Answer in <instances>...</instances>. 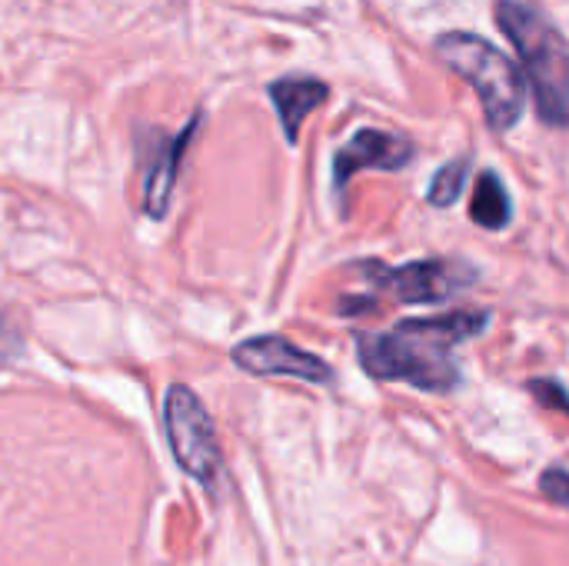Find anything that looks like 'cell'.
<instances>
[{
    "label": "cell",
    "mask_w": 569,
    "mask_h": 566,
    "mask_svg": "<svg viewBox=\"0 0 569 566\" xmlns=\"http://www.w3.org/2000/svg\"><path fill=\"white\" fill-rule=\"evenodd\" d=\"M23 350V334L17 324H10L7 317H0V367H10Z\"/></svg>",
    "instance_id": "cell-14"
},
{
    "label": "cell",
    "mask_w": 569,
    "mask_h": 566,
    "mask_svg": "<svg viewBox=\"0 0 569 566\" xmlns=\"http://www.w3.org/2000/svg\"><path fill=\"white\" fill-rule=\"evenodd\" d=\"M530 394L540 400V407H550V410L569 414V390L563 384H557V380H550V377H540V380H530Z\"/></svg>",
    "instance_id": "cell-13"
},
{
    "label": "cell",
    "mask_w": 569,
    "mask_h": 566,
    "mask_svg": "<svg viewBox=\"0 0 569 566\" xmlns=\"http://www.w3.org/2000/svg\"><path fill=\"white\" fill-rule=\"evenodd\" d=\"M267 97H270V103H273V110H277V117H280V127H283L287 143H297V140H300L303 120H307L320 103H327L330 87H327L320 77H303V73H297V77H280V80H273V83L267 87Z\"/></svg>",
    "instance_id": "cell-9"
},
{
    "label": "cell",
    "mask_w": 569,
    "mask_h": 566,
    "mask_svg": "<svg viewBox=\"0 0 569 566\" xmlns=\"http://www.w3.org/2000/svg\"><path fill=\"white\" fill-rule=\"evenodd\" d=\"M367 280L400 304H443L467 290L477 277L460 260H413L403 267L367 264Z\"/></svg>",
    "instance_id": "cell-5"
},
{
    "label": "cell",
    "mask_w": 569,
    "mask_h": 566,
    "mask_svg": "<svg viewBox=\"0 0 569 566\" xmlns=\"http://www.w3.org/2000/svg\"><path fill=\"white\" fill-rule=\"evenodd\" d=\"M467 173H470V160L467 157H457L450 160L447 167H440L430 180V190H427V200L433 207H453L463 190H467Z\"/></svg>",
    "instance_id": "cell-11"
},
{
    "label": "cell",
    "mask_w": 569,
    "mask_h": 566,
    "mask_svg": "<svg viewBox=\"0 0 569 566\" xmlns=\"http://www.w3.org/2000/svg\"><path fill=\"white\" fill-rule=\"evenodd\" d=\"M163 437L177 467L193 477L210 500H220L227 487V464L213 417L187 384H170L163 397Z\"/></svg>",
    "instance_id": "cell-4"
},
{
    "label": "cell",
    "mask_w": 569,
    "mask_h": 566,
    "mask_svg": "<svg viewBox=\"0 0 569 566\" xmlns=\"http://www.w3.org/2000/svg\"><path fill=\"white\" fill-rule=\"evenodd\" d=\"M540 490L550 504L569 510V470L567 467H547L540 474Z\"/></svg>",
    "instance_id": "cell-12"
},
{
    "label": "cell",
    "mask_w": 569,
    "mask_h": 566,
    "mask_svg": "<svg viewBox=\"0 0 569 566\" xmlns=\"http://www.w3.org/2000/svg\"><path fill=\"white\" fill-rule=\"evenodd\" d=\"M413 160V143L400 133L363 127L357 130L333 157V187L337 193L347 190V183L360 170H403Z\"/></svg>",
    "instance_id": "cell-7"
},
{
    "label": "cell",
    "mask_w": 569,
    "mask_h": 566,
    "mask_svg": "<svg viewBox=\"0 0 569 566\" xmlns=\"http://www.w3.org/2000/svg\"><path fill=\"white\" fill-rule=\"evenodd\" d=\"M470 217H473V224L483 227V230H503V227L513 220L510 193H507L503 180H500L493 170H483V173L477 177L473 200H470Z\"/></svg>",
    "instance_id": "cell-10"
},
{
    "label": "cell",
    "mask_w": 569,
    "mask_h": 566,
    "mask_svg": "<svg viewBox=\"0 0 569 566\" xmlns=\"http://www.w3.org/2000/svg\"><path fill=\"white\" fill-rule=\"evenodd\" d=\"M233 364L253 377H293V380H303V384H333V367L297 347L293 340H287L283 334H260V337H250V340H240L233 350H230Z\"/></svg>",
    "instance_id": "cell-6"
},
{
    "label": "cell",
    "mask_w": 569,
    "mask_h": 566,
    "mask_svg": "<svg viewBox=\"0 0 569 566\" xmlns=\"http://www.w3.org/2000/svg\"><path fill=\"white\" fill-rule=\"evenodd\" d=\"M487 324L490 310L483 307L400 320L393 330L357 334V360L373 380L410 384L427 394H447L460 387V364L453 350L480 337Z\"/></svg>",
    "instance_id": "cell-1"
},
{
    "label": "cell",
    "mask_w": 569,
    "mask_h": 566,
    "mask_svg": "<svg viewBox=\"0 0 569 566\" xmlns=\"http://www.w3.org/2000/svg\"><path fill=\"white\" fill-rule=\"evenodd\" d=\"M497 23L517 47L533 87L537 113L550 127H569V47L563 33L523 0H497Z\"/></svg>",
    "instance_id": "cell-2"
},
{
    "label": "cell",
    "mask_w": 569,
    "mask_h": 566,
    "mask_svg": "<svg viewBox=\"0 0 569 566\" xmlns=\"http://www.w3.org/2000/svg\"><path fill=\"white\" fill-rule=\"evenodd\" d=\"M200 120H203V113H193V120L173 137H167L163 130L150 133L153 147L147 150V177H143V210H147V217H153V220L167 217L170 197H173V187H177V177H180L183 153H187L190 140H193V133L200 130Z\"/></svg>",
    "instance_id": "cell-8"
},
{
    "label": "cell",
    "mask_w": 569,
    "mask_h": 566,
    "mask_svg": "<svg viewBox=\"0 0 569 566\" xmlns=\"http://www.w3.org/2000/svg\"><path fill=\"white\" fill-rule=\"evenodd\" d=\"M437 57L463 77L483 107V117L493 130L507 133L527 103V80L523 70L487 37L467 33V30H450L437 37Z\"/></svg>",
    "instance_id": "cell-3"
}]
</instances>
